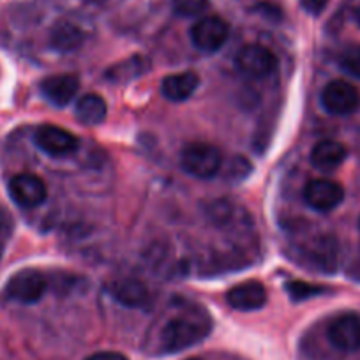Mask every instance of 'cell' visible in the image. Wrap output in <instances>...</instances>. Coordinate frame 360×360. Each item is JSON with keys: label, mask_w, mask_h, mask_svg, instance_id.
<instances>
[{"label": "cell", "mask_w": 360, "mask_h": 360, "mask_svg": "<svg viewBox=\"0 0 360 360\" xmlns=\"http://www.w3.org/2000/svg\"><path fill=\"white\" fill-rule=\"evenodd\" d=\"M48 281L37 269H23L9 278L4 288L6 299L20 304H36L43 299Z\"/></svg>", "instance_id": "cell-3"}, {"label": "cell", "mask_w": 360, "mask_h": 360, "mask_svg": "<svg viewBox=\"0 0 360 360\" xmlns=\"http://www.w3.org/2000/svg\"><path fill=\"white\" fill-rule=\"evenodd\" d=\"M359 228H360V219H359Z\"/></svg>", "instance_id": "cell-25"}, {"label": "cell", "mask_w": 360, "mask_h": 360, "mask_svg": "<svg viewBox=\"0 0 360 360\" xmlns=\"http://www.w3.org/2000/svg\"><path fill=\"white\" fill-rule=\"evenodd\" d=\"M85 360H129L120 352H98L94 355L86 356Z\"/></svg>", "instance_id": "cell-23"}, {"label": "cell", "mask_w": 360, "mask_h": 360, "mask_svg": "<svg viewBox=\"0 0 360 360\" xmlns=\"http://www.w3.org/2000/svg\"><path fill=\"white\" fill-rule=\"evenodd\" d=\"M13 230V217L9 216L8 210L0 209V240L9 237Z\"/></svg>", "instance_id": "cell-21"}, {"label": "cell", "mask_w": 360, "mask_h": 360, "mask_svg": "<svg viewBox=\"0 0 360 360\" xmlns=\"http://www.w3.org/2000/svg\"><path fill=\"white\" fill-rule=\"evenodd\" d=\"M108 293L115 302H119L124 307H129V309L145 307L150 300V292L145 286V283L134 278L115 279L113 283H110Z\"/></svg>", "instance_id": "cell-12"}, {"label": "cell", "mask_w": 360, "mask_h": 360, "mask_svg": "<svg viewBox=\"0 0 360 360\" xmlns=\"http://www.w3.org/2000/svg\"><path fill=\"white\" fill-rule=\"evenodd\" d=\"M328 341L341 352L360 349V316L353 313L341 314L328 325Z\"/></svg>", "instance_id": "cell-10"}, {"label": "cell", "mask_w": 360, "mask_h": 360, "mask_svg": "<svg viewBox=\"0 0 360 360\" xmlns=\"http://www.w3.org/2000/svg\"><path fill=\"white\" fill-rule=\"evenodd\" d=\"M338 62L342 71L360 79V44H352V46L345 48L339 55Z\"/></svg>", "instance_id": "cell-18"}, {"label": "cell", "mask_w": 360, "mask_h": 360, "mask_svg": "<svg viewBox=\"0 0 360 360\" xmlns=\"http://www.w3.org/2000/svg\"><path fill=\"white\" fill-rule=\"evenodd\" d=\"M286 292L290 293L292 300L300 302V300H306V299H311V297L321 295V293L325 292V288H321V286L309 285V283H304V281H290V283H286Z\"/></svg>", "instance_id": "cell-20"}, {"label": "cell", "mask_w": 360, "mask_h": 360, "mask_svg": "<svg viewBox=\"0 0 360 360\" xmlns=\"http://www.w3.org/2000/svg\"><path fill=\"white\" fill-rule=\"evenodd\" d=\"M300 4H302V8L306 9L307 13H311V15L316 16L325 9V6H327V0H300Z\"/></svg>", "instance_id": "cell-22"}, {"label": "cell", "mask_w": 360, "mask_h": 360, "mask_svg": "<svg viewBox=\"0 0 360 360\" xmlns=\"http://www.w3.org/2000/svg\"><path fill=\"white\" fill-rule=\"evenodd\" d=\"M212 321L203 311L188 309L169 318L159 334L162 353H179L202 342L210 334Z\"/></svg>", "instance_id": "cell-1"}, {"label": "cell", "mask_w": 360, "mask_h": 360, "mask_svg": "<svg viewBox=\"0 0 360 360\" xmlns=\"http://www.w3.org/2000/svg\"><path fill=\"white\" fill-rule=\"evenodd\" d=\"M78 89L79 78L76 75H69V72L48 76L41 82V94L44 96L46 101L58 106V108L68 106L75 99V96L78 94Z\"/></svg>", "instance_id": "cell-11"}, {"label": "cell", "mask_w": 360, "mask_h": 360, "mask_svg": "<svg viewBox=\"0 0 360 360\" xmlns=\"http://www.w3.org/2000/svg\"><path fill=\"white\" fill-rule=\"evenodd\" d=\"M235 64L238 71L249 78H265L276 71L278 58L262 44H248L237 53Z\"/></svg>", "instance_id": "cell-7"}, {"label": "cell", "mask_w": 360, "mask_h": 360, "mask_svg": "<svg viewBox=\"0 0 360 360\" xmlns=\"http://www.w3.org/2000/svg\"><path fill=\"white\" fill-rule=\"evenodd\" d=\"M9 196L22 209H34L46 200L48 189L41 176L20 173L9 180Z\"/></svg>", "instance_id": "cell-8"}, {"label": "cell", "mask_w": 360, "mask_h": 360, "mask_svg": "<svg viewBox=\"0 0 360 360\" xmlns=\"http://www.w3.org/2000/svg\"><path fill=\"white\" fill-rule=\"evenodd\" d=\"M34 143L51 158H68L79 147V141L75 134L51 124H43L37 127L34 133Z\"/></svg>", "instance_id": "cell-5"}, {"label": "cell", "mask_w": 360, "mask_h": 360, "mask_svg": "<svg viewBox=\"0 0 360 360\" xmlns=\"http://www.w3.org/2000/svg\"><path fill=\"white\" fill-rule=\"evenodd\" d=\"M50 41L51 46L55 48L57 51H72L82 44L83 41V34L75 23L71 22H57L51 29L50 34Z\"/></svg>", "instance_id": "cell-17"}, {"label": "cell", "mask_w": 360, "mask_h": 360, "mask_svg": "<svg viewBox=\"0 0 360 360\" xmlns=\"http://www.w3.org/2000/svg\"><path fill=\"white\" fill-rule=\"evenodd\" d=\"M200 85V76L193 71L176 72L162 79L161 92L168 101L180 103L191 98Z\"/></svg>", "instance_id": "cell-14"}, {"label": "cell", "mask_w": 360, "mask_h": 360, "mask_svg": "<svg viewBox=\"0 0 360 360\" xmlns=\"http://www.w3.org/2000/svg\"><path fill=\"white\" fill-rule=\"evenodd\" d=\"M210 0H172V8L175 15L182 18H195L200 16L207 8H209Z\"/></svg>", "instance_id": "cell-19"}, {"label": "cell", "mask_w": 360, "mask_h": 360, "mask_svg": "<svg viewBox=\"0 0 360 360\" xmlns=\"http://www.w3.org/2000/svg\"><path fill=\"white\" fill-rule=\"evenodd\" d=\"M321 106L330 115H349L360 106L359 89L345 79H334L321 92Z\"/></svg>", "instance_id": "cell-4"}, {"label": "cell", "mask_w": 360, "mask_h": 360, "mask_svg": "<svg viewBox=\"0 0 360 360\" xmlns=\"http://www.w3.org/2000/svg\"><path fill=\"white\" fill-rule=\"evenodd\" d=\"M266 290L259 281H245L226 293V302L237 311H258L266 304Z\"/></svg>", "instance_id": "cell-13"}, {"label": "cell", "mask_w": 360, "mask_h": 360, "mask_svg": "<svg viewBox=\"0 0 360 360\" xmlns=\"http://www.w3.org/2000/svg\"><path fill=\"white\" fill-rule=\"evenodd\" d=\"M230 37V25L219 16H205L191 27V41L200 51L214 53Z\"/></svg>", "instance_id": "cell-6"}, {"label": "cell", "mask_w": 360, "mask_h": 360, "mask_svg": "<svg viewBox=\"0 0 360 360\" xmlns=\"http://www.w3.org/2000/svg\"><path fill=\"white\" fill-rule=\"evenodd\" d=\"M304 200L318 212H330L345 200V189L339 182L328 179H314L304 188Z\"/></svg>", "instance_id": "cell-9"}, {"label": "cell", "mask_w": 360, "mask_h": 360, "mask_svg": "<svg viewBox=\"0 0 360 360\" xmlns=\"http://www.w3.org/2000/svg\"><path fill=\"white\" fill-rule=\"evenodd\" d=\"M223 166L219 148L209 143H189L180 152V168L196 179H212Z\"/></svg>", "instance_id": "cell-2"}, {"label": "cell", "mask_w": 360, "mask_h": 360, "mask_svg": "<svg viewBox=\"0 0 360 360\" xmlns=\"http://www.w3.org/2000/svg\"><path fill=\"white\" fill-rule=\"evenodd\" d=\"M188 360H202V359H188Z\"/></svg>", "instance_id": "cell-24"}, {"label": "cell", "mask_w": 360, "mask_h": 360, "mask_svg": "<svg viewBox=\"0 0 360 360\" xmlns=\"http://www.w3.org/2000/svg\"><path fill=\"white\" fill-rule=\"evenodd\" d=\"M76 119L85 126H99L108 115L106 101L99 94H85L76 103Z\"/></svg>", "instance_id": "cell-16"}, {"label": "cell", "mask_w": 360, "mask_h": 360, "mask_svg": "<svg viewBox=\"0 0 360 360\" xmlns=\"http://www.w3.org/2000/svg\"><path fill=\"white\" fill-rule=\"evenodd\" d=\"M345 145L334 140H323L314 145L311 152V165L320 172H334L346 159Z\"/></svg>", "instance_id": "cell-15"}]
</instances>
